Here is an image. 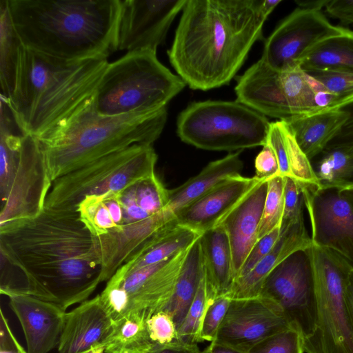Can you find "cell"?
Here are the masks:
<instances>
[{"mask_svg":"<svg viewBox=\"0 0 353 353\" xmlns=\"http://www.w3.org/2000/svg\"><path fill=\"white\" fill-rule=\"evenodd\" d=\"M0 251L26 278L30 296L65 310L88 299L101 283L94 236L77 212L44 208L0 230Z\"/></svg>","mask_w":353,"mask_h":353,"instance_id":"obj_1","label":"cell"},{"mask_svg":"<svg viewBox=\"0 0 353 353\" xmlns=\"http://www.w3.org/2000/svg\"><path fill=\"white\" fill-rule=\"evenodd\" d=\"M266 19L259 0H186L170 62L192 89L224 85L261 39Z\"/></svg>","mask_w":353,"mask_h":353,"instance_id":"obj_2","label":"cell"},{"mask_svg":"<svg viewBox=\"0 0 353 353\" xmlns=\"http://www.w3.org/2000/svg\"><path fill=\"white\" fill-rule=\"evenodd\" d=\"M23 46L64 60L117 50L121 0H8Z\"/></svg>","mask_w":353,"mask_h":353,"instance_id":"obj_3","label":"cell"},{"mask_svg":"<svg viewBox=\"0 0 353 353\" xmlns=\"http://www.w3.org/2000/svg\"><path fill=\"white\" fill-rule=\"evenodd\" d=\"M108 64L105 57L64 60L23 46L15 88L6 99L20 132L41 138L92 103Z\"/></svg>","mask_w":353,"mask_h":353,"instance_id":"obj_4","label":"cell"},{"mask_svg":"<svg viewBox=\"0 0 353 353\" xmlns=\"http://www.w3.org/2000/svg\"><path fill=\"white\" fill-rule=\"evenodd\" d=\"M167 115L165 108L154 113L101 116L93 101L59 128L37 139L54 181L131 145H152L163 130Z\"/></svg>","mask_w":353,"mask_h":353,"instance_id":"obj_5","label":"cell"},{"mask_svg":"<svg viewBox=\"0 0 353 353\" xmlns=\"http://www.w3.org/2000/svg\"><path fill=\"white\" fill-rule=\"evenodd\" d=\"M185 85L158 60L156 52H129L108 63L94 105L101 116L154 113L167 108Z\"/></svg>","mask_w":353,"mask_h":353,"instance_id":"obj_6","label":"cell"},{"mask_svg":"<svg viewBox=\"0 0 353 353\" xmlns=\"http://www.w3.org/2000/svg\"><path fill=\"white\" fill-rule=\"evenodd\" d=\"M316 299V324L303 339L306 353H353V326L346 285L353 266L336 252L312 243L305 250Z\"/></svg>","mask_w":353,"mask_h":353,"instance_id":"obj_7","label":"cell"},{"mask_svg":"<svg viewBox=\"0 0 353 353\" xmlns=\"http://www.w3.org/2000/svg\"><path fill=\"white\" fill-rule=\"evenodd\" d=\"M157 160L152 145L135 144L93 161L54 180L45 208L77 212L86 197L118 193L154 174Z\"/></svg>","mask_w":353,"mask_h":353,"instance_id":"obj_8","label":"cell"},{"mask_svg":"<svg viewBox=\"0 0 353 353\" xmlns=\"http://www.w3.org/2000/svg\"><path fill=\"white\" fill-rule=\"evenodd\" d=\"M270 124L265 115L238 101H205L192 103L179 114L176 132L196 148L232 151L263 146Z\"/></svg>","mask_w":353,"mask_h":353,"instance_id":"obj_9","label":"cell"},{"mask_svg":"<svg viewBox=\"0 0 353 353\" xmlns=\"http://www.w3.org/2000/svg\"><path fill=\"white\" fill-rule=\"evenodd\" d=\"M235 92L239 102L280 121L319 112L310 76L300 65L277 71L259 59L239 78Z\"/></svg>","mask_w":353,"mask_h":353,"instance_id":"obj_10","label":"cell"},{"mask_svg":"<svg viewBox=\"0 0 353 353\" xmlns=\"http://www.w3.org/2000/svg\"><path fill=\"white\" fill-rule=\"evenodd\" d=\"M52 182L39 141L23 134L17 161L0 180V230L39 215Z\"/></svg>","mask_w":353,"mask_h":353,"instance_id":"obj_11","label":"cell"},{"mask_svg":"<svg viewBox=\"0 0 353 353\" xmlns=\"http://www.w3.org/2000/svg\"><path fill=\"white\" fill-rule=\"evenodd\" d=\"M259 296L274 305L303 339L316 324V299L305 250H299L278 265L265 278Z\"/></svg>","mask_w":353,"mask_h":353,"instance_id":"obj_12","label":"cell"},{"mask_svg":"<svg viewBox=\"0 0 353 353\" xmlns=\"http://www.w3.org/2000/svg\"><path fill=\"white\" fill-rule=\"evenodd\" d=\"M347 30L331 23L321 10L297 8L265 40L261 59L275 70H288L319 42Z\"/></svg>","mask_w":353,"mask_h":353,"instance_id":"obj_13","label":"cell"},{"mask_svg":"<svg viewBox=\"0 0 353 353\" xmlns=\"http://www.w3.org/2000/svg\"><path fill=\"white\" fill-rule=\"evenodd\" d=\"M312 243L330 250L353 266V207L336 188L301 185Z\"/></svg>","mask_w":353,"mask_h":353,"instance_id":"obj_14","label":"cell"},{"mask_svg":"<svg viewBox=\"0 0 353 353\" xmlns=\"http://www.w3.org/2000/svg\"><path fill=\"white\" fill-rule=\"evenodd\" d=\"M118 26L117 50L157 52L186 0H124Z\"/></svg>","mask_w":353,"mask_h":353,"instance_id":"obj_15","label":"cell"},{"mask_svg":"<svg viewBox=\"0 0 353 353\" xmlns=\"http://www.w3.org/2000/svg\"><path fill=\"white\" fill-rule=\"evenodd\" d=\"M290 327L269 301L261 296L234 299L213 341L247 353L261 340Z\"/></svg>","mask_w":353,"mask_h":353,"instance_id":"obj_16","label":"cell"},{"mask_svg":"<svg viewBox=\"0 0 353 353\" xmlns=\"http://www.w3.org/2000/svg\"><path fill=\"white\" fill-rule=\"evenodd\" d=\"M188 250L157 264L139 269L121 279H110L107 281L126 292L129 302L125 317L136 316L147 321L163 310L173 294Z\"/></svg>","mask_w":353,"mask_h":353,"instance_id":"obj_17","label":"cell"},{"mask_svg":"<svg viewBox=\"0 0 353 353\" xmlns=\"http://www.w3.org/2000/svg\"><path fill=\"white\" fill-rule=\"evenodd\" d=\"M261 180L255 176H232L177 212L176 223L200 234L211 230Z\"/></svg>","mask_w":353,"mask_h":353,"instance_id":"obj_18","label":"cell"},{"mask_svg":"<svg viewBox=\"0 0 353 353\" xmlns=\"http://www.w3.org/2000/svg\"><path fill=\"white\" fill-rule=\"evenodd\" d=\"M9 306L23 329L27 353H48L59 345L65 310L30 295L10 296Z\"/></svg>","mask_w":353,"mask_h":353,"instance_id":"obj_19","label":"cell"},{"mask_svg":"<svg viewBox=\"0 0 353 353\" xmlns=\"http://www.w3.org/2000/svg\"><path fill=\"white\" fill-rule=\"evenodd\" d=\"M268 181H260L218 224L226 232L230 244L234 281L258 241Z\"/></svg>","mask_w":353,"mask_h":353,"instance_id":"obj_20","label":"cell"},{"mask_svg":"<svg viewBox=\"0 0 353 353\" xmlns=\"http://www.w3.org/2000/svg\"><path fill=\"white\" fill-rule=\"evenodd\" d=\"M114 321L99 294L79 303L65 314L59 353H86L101 346Z\"/></svg>","mask_w":353,"mask_h":353,"instance_id":"obj_21","label":"cell"},{"mask_svg":"<svg viewBox=\"0 0 353 353\" xmlns=\"http://www.w3.org/2000/svg\"><path fill=\"white\" fill-rule=\"evenodd\" d=\"M312 244L304 222L296 225L280 236L271 251L248 274L234 281L230 292L232 299H249L259 295L268 274L292 254L305 250Z\"/></svg>","mask_w":353,"mask_h":353,"instance_id":"obj_22","label":"cell"},{"mask_svg":"<svg viewBox=\"0 0 353 353\" xmlns=\"http://www.w3.org/2000/svg\"><path fill=\"white\" fill-rule=\"evenodd\" d=\"M201 236L173 220L150 239L110 279L119 280L139 269L161 263L188 250Z\"/></svg>","mask_w":353,"mask_h":353,"instance_id":"obj_23","label":"cell"},{"mask_svg":"<svg viewBox=\"0 0 353 353\" xmlns=\"http://www.w3.org/2000/svg\"><path fill=\"white\" fill-rule=\"evenodd\" d=\"M208 292L211 302L228 294L234 284L232 254L225 230L219 225L199 238Z\"/></svg>","mask_w":353,"mask_h":353,"instance_id":"obj_24","label":"cell"},{"mask_svg":"<svg viewBox=\"0 0 353 353\" xmlns=\"http://www.w3.org/2000/svg\"><path fill=\"white\" fill-rule=\"evenodd\" d=\"M243 168L240 152L210 162L197 175L177 188L168 190V201L165 210L174 218L177 212L205 195L220 183L230 177L241 175Z\"/></svg>","mask_w":353,"mask_h":353,"instance_id":"obj_25","label":"cell"},{"mask_svg":"<svg viewBox=\"0 0 353 353\" xmlns=\"http://www.w3.org/2000/svg\"><path fill=\"white\" fill-rule=\"evenodd\" d=\"M341 108L324 110L284 121L303 152L311 161L323 151L346 121Z\"/></svg>","mask_w":353,"mask_h":353,"instance_id":"obj_26","label":"cell"},{"mask_svg":"<svg viewBox=\"0 0 353 353\" xmlns=\"http://www.w3.org/2000/svg\"><path fill=\"white\" fill-rule=\"evenodd\" d=\"M117 198L123 211L124 226L163 210L168 204V190L154 174L118 192Z\"/></svg>","mask_w":353,"mask_h":353,"instance_id":"obj_27","label":"cell"},{"mask_svg":"<svg viewBox=\"0 0 353 353\" xmlns=\"http://www.w3.org/2000/svg\"><path fill=\"white\" fill-rule=\"evenodd\" d=\"M199 238L189 248L173 294L163 310L172 316L177 330L187 314L204 274Z\"/></svg>","mask_w":353,"mask_h":353,"instance_id":"obj_28","label":"cell"},{"mask_svg":"<svg viewBox=\"0 0 353 353\" xmlns=\"http://www.w3.org/2000/svg\"><path fill=\"white\" fill-rule=\"evenodd\" d=\"M299 65L305 71L353 72V31L348 29L319 42L305 54Z\"/></svg>","mask_w":353,"mask_h":353,"instance_id":"obj_29","label":"cell"},{"mask_svg":"<svg viewBox=\"0 0 353 353\" xmlns=\"http://www.w3.org/2000/svg\"><path fill=\"white\" fill-rule=\"evenodd\" d=\"M81 221L94 236H99L123 226V211L117 193L85 198L77 206Z\"/></svg>","mask_w":353,"mask_h":353,"instance_id":"obj_30","label":"cell"},{"mask_svg":"<svg viewBox=\"0 0 353 353\" xmlns=\"http://www.w3.org/2000/svg\"><path fill=\"white\" fill-rule=\"evenodd\" d=\"M23 44L12 24L8 0H0L1 96L8 99L13 93Z\"/></svg>","mask_w":353,"mask_h":353,"instance_id":"obj_31","label":"cell"},{"mask_svg":"<svg viewBox=\"0 0 353 353\" xmlns=\"http://www.w3.org/2000/svg\"><path fill=\"white\" fill-rule=\"evenodd\" d=\"M320 189L353 188V149L328 148L311 161Z\"/></svg>","mask_w":353,"mask_h":353,"instance_id":"obj_32","label":"cell"},{"mask_svg":"<svg viewBox=\"0 0 353 353\" xmlns=\"http://www.w3.org/2000/svg\"><path fill=\"white\" fill-rule=\"evenodd\" d=\"M154 345L149 336L146 320L136 316L114 321L101 344L105 353H148Z\"/></svg>","mask_w":353,"mask_h":353,"instance_id":"obj_33","label":"cell"},{"mask_svg":"<svg viewBox=\"0 0 353 353\" xmlns=\"http://www.w3.org/2000/svg\"><path fill=\"white\" fill-rule=\"evenodd\" d=\"M210 303L204 270L196 296L177 330L178 341L190 343L203 342L201 339V324Z\"/></svg>","mask_w":353,"mask_h":353,"instance_id":"obj_34","label":"cell"},{"mask_svg":"<svg viewBox=\"0 0 353 353\" xmlns=\"http://www.w3.org/2000/svg\"><path fill=\"white\" fill-rule=\"evenodd\" d=\"M268 188L258 232V240L281 227L284 210L285 178L276 176L268 181Z\"/></svg>","mask_w":353,"mask_h":353,"instance_id":"obj_35","label":"cell"},{"mask_svg":"<svg viewBox=\"0 0 353 353\" xmlns=\"http://www.w3.org/2000/svg\"><path fill=\"white\" fill-rule=\"evenodd\" d=\"M303 338L290 327L274 333L252 346L247 353H303Z\"/></svg>","mask_w":353,"mask_h":353,"instance_id":"obj_36","label":"cell"},{"mask_svg":"<svg viewBox=\"0 0 353 353\" xmlns=\"http://www.w3.org/2000/svg\"><path fill=\"white\" fill-rule=\"evenodd\" d=\"M286 138L288 158L291 172L290 177L301 185L319 188V182L310 160L298 145L294 136L288 125Z\"/></svg>","mask_w":353,"mask_h":353,"instance_id":"obj_37","label":"cell"},{"mask_svg":"<svg viewBox=\"0 0 353 353\" xmlns=\"http://www.w3.org/2000/svg\"><path fill=\"white\" fill-rule=\"evenodd\" d=\"M284 210L280 233L304 222V197L301 185L290 176H284Z\"/></svg>","mask_w":353,"mask_h":353,"instance_id":"obj_38","label":"cell"},{"mask_svg":"<svg viewBox=\"0 0 353 353\" xmlns=\"http://www.w3.org/2000/svg\"><path fill=\"white\" fill-rule=\"evenodd\" d=\"M320 82L328 91L335 94L343 106L353 101V72L339 70L305 71Z\"/></svg>","mask_w":353,"mask_h":353,"instance_id":"obj_39","label":"cell"},{"mask_svg":"<svg viewBox=\"0 0 353 353\" xmlns=\"http://www.w3.org/2000/svg\"><path fill=\"white\" fill-rule=\"evenodd\" d=\"M229 294L219 296L208 305L201 328L202 341H213L231 301Z\"/></svg>","mask_w":353,"mask_h":353,"instance_id":"obj_40","label":"cell"},{"mask_svg":"<svg viewBox=\"0 0 353 353\" xmlns=\"http://www.w3.org/2000/svg\"><path fill=\"white\" fill-rule=\"evenodd\" d=\"M287 125L284 121L271 122L268 130L266 142L273 150L279 167L280 175L291 176L288 158Z\"/></svg>","mask_w":353,"mask_h":353,"instance_id":"obj_41","label":"cell"},{"mask_svg":"<svg viewBox=\"0 0 353 353\" xmlns=\"http://www.w3.org/2000/svg\"><path fill=\"white\" fill-rule=\"evenodd\" d=\"M146 325L149 336L155 344H167L178 341L177 327L172 316L161 310L152 315Z\"/></svg>","mask_w":353,"mask_h":353,"instance_id":"obj_42","label":"cell"},{"mask_svg":"<svg viewBox=\"0 0 353 353\" xmlns=\"http://www.w3.org/2000/svg\"><path fill=\"white\" fill-rule=\"evenodd\" d=\"M280 228H276L257 241L248 254L236 281L251 272L271 251L280 236Z\"/></svg>","mask_w":353,"mask_h":353,"instance_id":"obj_43","label":"cell"},{"mask_svg":"<svg viewBox=\"0 0 353 353\" xmlns=\"http://www.w3.org/2000/svg\"><path fill=\"white\" fill-rule=\"evenodd\" d=\"M254 168V176L260 180L269 181L280 175L276 157L268 145L265 144L261 151L256 157Z\"/></svg>","mask_w":353,"mask_h":353,"instance_id":"obj_44","label":"cell"},{"mask_svg":"<svg viewBox=\"0 0 353 353\" xmlns=\"http://www.w3.org/2000/svg\"><path fill=\"white\" fill-rule=\"evenodd\" d=\"M340 108L348 113V117L325 148L342 147L353 149V101Z\"/></svg>","mask_w":353,"mask_h":353,"instance_id":"obj_45","label":"cell"},{"mask_svg":"<svg viewBox=\"0 0 353 353\" xmlns=\"http://www.w3.org/2000/svg\"><path fill=\"white\" fill-rule=\"evenodd\" d=\"M0 353H27L13 334L8 320L1 309Z\"/></svg>","mask_w":353,"mask_h":353,"instance_id":"obj_46","label":"cell"},{"mask_svg":"<svg viewBox=\"0 0 353 353\" xmlns=\"http://www.w3.org/2000/svg\"><path fill=\"white\" fill-rule=\"evenodd\" d=\"M325 10L330 17L343 23H353V0H330Z\"/></svg>","mask_w":353,"mask_h":353,"instance_id":"obj_47","label":"cell"},{"mask_svg":"<svg viewBox=\"0 0 353 353\" xmlns=\"http://www.w3.org/2000/svg\"><path fill=\"white\" fill-rule=\"evenodd\" d=\"M148 353H201V352L197 343L175 341L163 345L155 344Z\"/></svg>","mask_w":353,"mask_h":353,"instance_id":"obj_48","label":"cell"},{"mask_svg":"<svg viewBox=\"0 0 353 353\" xmlns=\"http://www.w3.org/2000/svg\"><path fill=\"white\" fill-rule=\"evenodd\" d=\"M201 353H245L230 346L216 343L211 342L210 344L206 347Z\"/></svg>","mask_w":353,"mask_h":353,"instance_id":"obj_49","label":"cell"},{"mask_svg":"<svg viewBox=\"0 0 353 353\" xmlns=\"http://www.w3.org/2000/svg\"><path fill=\"white\" fill-rule=\"evenodd\" d=\"M346 301L353 326V269L350 270L347 280Z\"/></svg>","mask_w":353,"mask_h":353,"instance_id":"obj_50","label":"cell"},{"mask_svg":"<svg viewBox=\"0 0 353 353\" xmlns=\"http://www.w3.org/2000/svg\"><path fill=\"white\" fill-rule=\"evenodd\" d=\"M329 1L330 0H303L295 1V2L301 8L321 10L323 7L325 8Z\"/></svg>","mask_w":353,"mask_h":353,"instance_id":"obj_51","label":"cell"},{"mask_svg":"<svg viewBox=\"0 0 353 353\" xmlns=\"http://www.w3.org/2000/svg\"><path fill=\"white\" fill-rule=\"evenodd\" d=\"M281 2V0H259L260 12L268 19L270 14Z\"/></svg>","mask_w":353,"mask_h":353,"instance_id":"obj_52","label":"cell"},{"mask_svg":"<svg viewBox=\"0 0 353 353\" xmlns=\"http://www.w3.org/2000/svg\"><path fill=\"white\" fill-rule=\"evenodd\" d=\"M339 190L353 207V188Z\"/></svg>","mask_w":353,"mask_h":353,"instance_id":"obj_53","label":"cell"},{"mask_svg":"<svg viewBox=\"0 0 353 353\" xmlns=\"http://www.w3.org/2000/svg\"><path fill=\"white\" fill-rule=\"evenodd\" d=\"M86 353H105V350L103 346H100L94 349H92Z\"/></svg>","mask_w":353,"mask_h":353,"instance_id":"obj_54","label":"cell"}]
</instances>
